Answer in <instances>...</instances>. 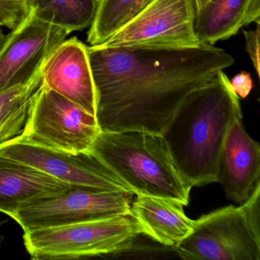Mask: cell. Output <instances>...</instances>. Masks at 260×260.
Here are the masks:
<instances>
[{"mask_svg":"<svg viewBox=\"0 0 260 260\" xmlns=\"http://www.w3.org/2000/svg\"><path fill=\"white\" fill-rule=\"evenodd\" d=\"M102 132L162 134L190 93L235 63L224 50L197 47H87Z\"/></svg>","mask_w":260,"mask_h":260,"instance_id":"cell-1","label":"cell"},{"mask_svg":"<svg viewBox=\"0 0 260 260\" xmlns=\"http://www.w3.org/2000/svg\"><path fill=\"white\" fill-rule=\"evenodd\" d=\"M240 98L224 71L190 93L161 135L182 179L192 188L218 181L220 154Z\"/></svg>","mask_w":260,"mask_h":260,"instance_id":"cell-2","label":"cell"},{"mask_svg":"<svg viewBox=\"0 0 260 260\" xmlns=\"http://www.w3.org/2000/svg\"><path fill=\"white\" fill-rule=\"evenodd\" d=\"M135 196H156L189 204L191 187L178 171L161 134L102 132L90 148Z\"/></svg>","mask_w":260,"mask_h":260,"instance_id":"cell-3","label":"cell"},{"mask_svg":"<svg viewBox=\"0 0 260 260\" xmlns=\"http://www.w3.org/2000/svg\"><path fill=\"white\" fill-rule=\"evenodd\" d=\"M260 182L249 199L194 220L192 231L177 246L184 259L260 260Z\"/></svg>","mask_w":260,"mask_h":260,"instance_id":"cell-4","label":"cell"},{"mask_svg":"<svg viewBox=\"0 0 260 260\" xmlns=\"http://www.w3.org/2000/svg\"><path fill=\"white\" fill-rule=\"evenodd\" d=\"M141 234L130 216L119 215L25 231L24 245L36 260L118 254Z\"/></svg>","mask_w":260,"mask_h":260,"instance_id":"cell-5","label":"cell"},{"mask_svg":"<svg viewBox=\"0 0 260 260\" xmlns=\"http://www.w3.org/2000/svg\"><path fill=\"white\" fill-rule=\"evenodd\" d=\"M101 132L95 115L41 83L16 139L70 153L90 150Z\"/></svg>","mask_w":260,"mask_h":260,"instance_id":"cell-6","label":"cell"},{"mask_svg":"<svg viewBox=\"0 0 260 260\" xmlns=\"http://www.w3.org/2000/svg\"><path fill=\"white\" fill-rule=\"evenodd\" d=\"M133 194L74 187L66 192L21 208L10 217L25 231L131 216Z\"/></svg>","mask_w":260,"mask_h":260,"instance_id":"cell-7","label":"cell"},{"mask_svg":"<svg viewBox=\"0 0 260 260\" xmlns=\"http://www.w3.org/2000/svg\"><path fill=\"white\" fill-rule=\"evenodd\" d=\"M193 0H153L101 46L197 47Z\"/></svg>","mask_w":260,"mask_h":260,"instance_id":"cell-8","label":"cell"},{"mask_svg":"<svg viewBox=\"0 0 260 260\" xmlns=\"http://www.w3.org/2000/svg\"><path fill=\"white\" fill-rule=\"evenodd\" d=\"M0 155L34 167L74 187L135 194L90 150L70 153L19 141L0 144Z\"/></svg>","mask_w":260,"mask_h":260,"instance_id":"cell-9","label":"cell"},{"mask_svg":"<svg viewBox=\"0 0 260 260\" xmlns=\"http://www.w3.org/2000/svg\"><path fill=\"white\" fill-rule=\"evenodd\" d=\"M10 34L0 52V92L29 82L70 35L60 27L39 20L31 13Z\"/></svg>","mask_w":260,"mask_h":260,"instance_id":"cell-10","label":"cell"},{"mask_svg":"<svg viewBox=\"0 0 260 260\" xmlns=\"http://www.w3.org/2000/svg\"><path fill=\"white\" fill-rule=\"evenodd\" d=\"M87 47L76 37L63 41L45 60L42 83L95 115L96 93Z\"/></svg>","mask_w":260,"mask_h":260,"instance_id":"cell-11","label":"cell"},{"mask_svg":"<svg viewBox=\"0 0 260 260\" xmlns=\"http://www.w3.org/2000/svg\"><path fill=\"white\" fill-rule=\"evenodd\" d=\"M260 182V147L245 130L243 116L228 130L218 167V181L229 200L246 202Z\"/></svg>","mask_w":260,"mask_h":260,"instance_id":"cell-12","label":"cell"},{"mask_svg":"<svg viewBox=\"0 0 260 260\" xmlns=\"http://www.w3.org/2000/svg\"><path fill=\"white\" fill-rule=\"evenodd\" d=\"M74 187L0 155V212L9 217L24 207L60 196Z\"/></svg>","mask_w":260,"mask_h":260,"instance_id":"cell-13","label":"cell"},{"mask_svg":"<svg viewBox=\"0 0 260 260\" xmlns=\"http://www.w3.org/2000/svg\"><path fill=\"white\" fill-rule=\"evenodd\" d=\"M130 217L142 235L172 248L191 232L194 223L185 214L182 203L156 196H136Z\"/></svg>","mask_w":260,"mask_h":260,"instance_id":"cell-14","label":"cell"},{"mask_svg":"<svg viewBox=\"0 0 260 260\" xmlns=\"http://www.w3.org/2000/svg\"><path fill=\"white\" fill-rule=\"evenodd\" d=\"M257 22H260V0H208L196 13L194 27L203 43L214 45Z\"/></svg>","mask_w":260,"mask_h":260,"instance_id":"cell-15","label":"cell"},{"mask_svg":"<svg viewBox=\"0 0 260 260\" xmlns=\"http://www.w3.org/2000/svg\"><path fill=\"white\" fill-rule=\"evenodd\" d=\"M31 13L39 20L69 34L90 27L100 0H29Z\"/></svg>","mask_w":260,"mask_h":260,"instance_id":"cell-16","label":"cell"},{"mask_svg":"<svg viewBox=\"0 0 260 260\" xmlns=\"http://www.w3.org/2000/svg\"><path fill=\"white\" fill-rule=\"evenodd\" d=\"M153 0H100L87 35L91 46L102 45L127 25Z\"/></svg>","mask_w":260,"mask_h":260,"instance_id":"cell-17","label":"cell"},{"mask_svg":"<svg viewBox=\"0 0 260 260\" xmlns=\"http://www.w3.org/2000/svg\"><path fill=\"white\" fill-rule=\"evenodd\" d=\"M42 70L29 82L0 92V115L17 109L29 101L42 83Z\"/></svg>","mask_w":260,"mask_h":260,"instance_id":"cell-18","label":"cell"},{"mask_svg":"<svg viewBox=\"0 0 260 260\" xmlns=\"http://www.w3.org/2000/svg\"><path fill=\"white\" fill-rule=\"evenodd\" d=\"M31 14L29 0H0V25L17 29Z\"/></svg>","mask_w":260,"mask_h":260,"instance_id":"cell-19","label":"cell"},{"mask_svg":"<svg viewBox=\"0 0 260 260\" xmlns=\"http://www.w3.org/2000/svg\"><path fill=\"white\" fill-rule=\"evenodd\" d=\"M30 100L31 99L17 109L0 115V144L7 142L22 133L28 115Z\"/></svg>","mask_w":260,"mask_h":260,"instance_id":"cell-20","label":"cell"},{"mask_svg":"<svg viewBox=\"0 0 260 260\" xmlns=\"http://www.w3.org/2000/svg\"><path fill=\"white\" fill-rule=\"evenodd\" d=\"M255 30H243V36L246 41V49L249 58L259 77V45H260V22H257Z\"/></svg>","mask_w":260,"mask_h":260,"instance_id":"cell-21","label":"cell"},{"mask_svg":"<svg viewBox=\"0 0 260 260\" xmlns=\"http://www.w3.org/2000/svg\"><path fill=\"white\" fill-rule=\"evenodd\" d=\"M230 82L231 87L239 98L246 99L250 94L253 87L250 74L246 71H242L240 74H237Z\"/></svg>","mask_w":260,"mask_h":260,"instance_id":"cell-22","label":"cell"},{"mask_svg":"<svg viewBox=\"0 0 260 260\" xmlns=\"http://www.w3.org/2000/svg\"><path fill=\"white\" fill-rule=\"evenodd\" d=\"M10 36H11L10 32L8 33V34H5V33L4 32L3 26L0 25V52L2 51L5 45H7L9 39H10Z\"/></svg>","mask_w":260,"mask_h":260,"instance_id":"cell-23","label":"cell"},{"mask_svg":"<svg viewBox=\"0 0 260 260\" xmlns=\"http://www.w3.org/2000/svg\"><path fill=\"white\" fill-rule=\"evenodd\" d=\"M194 1V7H196V13L203 7V6L208 2V0H193Z\"/></svg>","mask_w":260,"mask_h":260,"instance_id":"cell-24","label":"cell"},{"mask_svg":"<svg viewBox=\"0 0 260 260\" xmlns=\"http://www.w3.org/2000/svg\"><path fill=\"white\" fill-rule=\"evenodd\" d=\"M6 220H0V228H1V226H3V224H4V223H5ZM4 237H3L2 235H1V234H0V246H1V244H2L3 240H4Z\"/></svg>","mask_w":260,"mask_h":260,"instance_id":"cell-25","label":"cell"}]
</instances>
